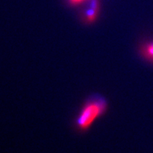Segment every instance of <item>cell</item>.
I'll return each instance as SVG.
<instances>
[{"instance_id":"obj_4","label":"cell","mask_w":153,"mask_h":153,"mask_svg":"<svg viewBox=\"0 0 153 153\" xmlns=\"http://www.w3.org/2000/svg\"><path fill=\"white\" fill-rule=\"evenodd\" d=\"M70 2L72 4H78L82 3V1H85V0H69Z\"/></svg>"},{"instance_id":"obj_3","label":"cell","mask_w":153,"mask_h":153,"mask_svg":"<svg viewBox=\"0 0 153 153\" xmlns=\"http://www.w3.org/2000/svg\"><path fill=\"white\" fill-rule=\"evenodd\" d=\"M98 5L96 1H93L91 3V7L87 9L85 14V20L87 23L91 24L95 22L97 17V12H98Z\"/></svg>"},{"instance_id":"obj_2","label":"cell","mask_w":153,"mask_h":153,"mask_svg":"<svg viewBox=\"0 0 153 153\" xmlns=\"http://www.w3.org/2000/svg\"><path fill=\"white\" fill-rule=\"evenodd\" d=\"M139 52L145 60L153 63V41L143 43L140 46Z\"/></svg>"},{"instance_id":"obj_1","label":"cell","mask_w":153,"mask_h":153,"mask_svg":"<svg viewBox=\"0 0 153 153\" xmlns=\"http://www.w3.org/2000/svg\"><path fill=\"white\" fill-rule=\"evenodd\" d=\"M108 109L107 101L102 97H94L89 99L82 108L76 116L75 126L78 131H87L92 124L101 117Z\"/></svg>"}]
</instances>
